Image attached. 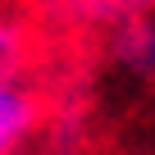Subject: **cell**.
<instances>
[{"label":"cell","instance_id":"3","mask_svg":"<svg viewBox=\"0 0 155 155\" xmlns=\"http://www.w3.org/2000/svg\"><path fill=\"white\" fill-rule=\"evenodd\" d=\"M23 59H28V37H23V28H18L14 18L0 14V73H14V78H18Z\"/></svg>","mask_w":155,"mask_h":155},{"label":"cell","instance_id":"2","mask_svg":"<svg viewBox=\"0 0 155 155\" xmlns=\"http://www.w3.org/2000/svg\"><path fill=\"white\" fill-rule=\"evenodd\" d=\"M119 55L132 64V68H150L155 64V28H150V18H128L123 23V32H119Z\"/></svg>","mask_w":155,"mask_h":155},{"label":"cell","instance_id":"1","mask_svg":"<svg viewBox=\"0 0 155 155\" xmlns=\"http://www.w3.org/2000/svg\"><path fill=\"white\" fill-rule=\"evenodd\" d=\"M41 119L37 91L23 87L14 73H0V155H14Z\"/></svg>","mask_w":155,"mask_h":155}]
</instances>
